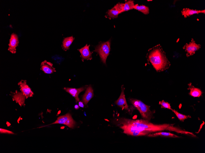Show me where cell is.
<instances>
[{"label": "cell", "mask_w": 205, "mask_h": 153, "mask_svg": "<svg viewBox=\"0 0 205 153\" xmlns=\"http://www.w3.org/2000/svg\"><path fill=\"white\" fill-rule=\"evenodd\" d=\"M134 5L133 1L129 0L126 2L124 4L123 8L121 11V13L134 9Z\"/></svg>", "instance_id": "cell-21"}, {"label": "cell", "mask_w": 205, "mask_h": 153, "mask_svg": "<svg viewBox=\"0 0 205 153\" xmlns=\"http://www.w3.org/2000/svg\"><path fill=\"white\" fill-rule=\"evenodd\" d=\"M149 137H155L158 136L165 137H171L174 138H178L179 136L170 132H157L154 133H150L147 135Z\"/></svg>", "instance_id": "cell-17"}, {"label": "cell", "mask_w": 205, "mask_h": 153, "mask_svg": "<svg viewBox=\"0 0 205 153\" xmlns=\"http://www.w3.org/2000/svg\"><path fill=\"white\" fill-rule=\"evenodd\" d=\"M74 39L72 36L64 38L62 42L63 49L64 50H68Z\"/></svg>", "instance_id": "cell-19"}, {"label": "cell", "mask_w": 205, "mask_h": 153, "mask_svg": "<svg viewBox=\"0 0 205 153\" xmlns=\"http://www.w3.org/2000/svg\"><path fill=\"white\" fill-rule=\"evenodd\" d=\"M181 13L182 15L185 18H186L195 14H198L199 13L205 14V10H198L184 8L181 11Z\"/></svg>", "instance_id": "cell-14"}, {"label": "cell", "mask_w": 205, "mask_h": 153, "mask_svg": "<svg viewBox=\"0 0 205 153\" xmlns=\"http://www.w3.org/2000/svg\"><path fill=\"white\" fill-rule=\"evenodd\" d=\"M110 40L102 43L95 48V50L99 54L102 61L105 64L110 51Z\"/></svg>", "instance_id": "cell-4"}, {"label": "cell", "mask_w": 205, "mask_h": 153, "mask_svg": "<svg viewBox=\"0 0 205 153\" xmlns=\"http://www.w3.org/2000/svg\"><path fill=\"white\" fill-rule=\"evenodd\" d=\"M134 9L140 11L144 14L147 15L149 13V8L147 6L145 5H138V4L135 5Z\"/></svg>", "instance_id": "cell-20"}, {"label": "cell", "mask_w": 205, "mask_h": 153, "mask_svg": "<svg viewBox=\"0 0 205 153\" xmlns=\"http://www.w3.org/2000/svg\"><path fill=\"white\" fill-rule=\"evenodd\" d=\"M118 126L123 130V133L129 135L133 132L138 131L147 134L164 130L176 132L181 133L188 134V132L174 126V124H156L144 119H131L120 118L117 120Z\"/></svg>", "instance_id": "cell-1"}, {"label": "cell", "mask_w": 205, "mask_h": 153, "mask_svg": "<svg viewBox=\"0 0 205 153\" xmlns=\"http://www.w3.org/2000/svg\"><path fill=\"white\" fill-rule=\"evenodd\" d=\"M41 70L47 74H51L56 71L55 68L53 66V64L46 60L41 63Z\"/></svg>", "instance_id": "cell-11"}, {"label": "cell", "mask_w": 205, "mask_h": 153, "mask_svg": "<svg viewBox=\"0 0 205 153\" xmlns=\"http://www.w3.org/2000/svg\"><path fill=\"white\" fill-rule=\"evenodd\" d=\"M0 133H7L9 134H14V133L12 131L8 130L6 129L0 128Z\"/></svg>", "instance_id": "cell-24"}, {"label": "cell", "mask_w": 205, "mask_h": 153, "mask_svg": "<svg viewBox=\"0 0 205 153\" xmlns=\"http://www.w3.org/2000/svg\"><path fill=\"white\" fill-rule=\"evenodd\" d=\"M93 96V89L91 86L90 85L87 88L85 93L83 96L82 100L84 104L87 105Z\"/></svg>", "instance_id": "cell-13"}, {"label": "cell", "mask_w": 205, "mask_h": 153, "mask_svg": "<svg viewBox=\"0 0 205 153\" xmlns=\"http://www.w3.org/2000/svg\"><path fill=\"white\" fill-rule=\"evenodd\" d=\"M86 87H83L78 89L74 88L64 87V89L74 97L77 102L79 101V99L78 97L79 93L84 90Z\"/></svg>", "instance_id": "cell-12"}, {"label": "cell", "mask_w": 205, "mask_h": 153, "mask_svg": "<svg viewBox=\"0 0 205 153\" xmlns=\"http://www.w3.org/2000/svg\"><path fill=\"white\" fill-rule=\"evenodd\" d=\"M74 108L75 109H78L79 108V106L78 105L76 104L75 105Z\"/></svg>", "instance_id": "cell-26"}, {"label": "cell", "mask_w": 205, "mask_h": 153, "mask_svg": "<svg viewBox=\"0 0 205 153\" xmlns=\"http://www.w3.org/2000/svg\"><path fill=\"white\" fill-rule=\"evenodd\" d=\"M90 45L86 44L83 47L78 49L80 52L81 57L83 59H90L91 57V54L89 49Z\"/></svg>", "instance_id": "cell-15"}, {"label": "cell", "mask_w": 205, "mask_h": 153, "mask_svg": "<svg viewBox=\"0 0 205 153\" xmlns=\"http://www.w3.org/2000/svg\"><path fill=\"white\" fill-rule=\"evenodd\" d=\"M60 124L66 125L71 128H73L76 124L75 122L73 120L72 115L69 113L59 117L54 122L49 125Z\"/></svg>", "instance_id": "cell-5"}, {"label": "cell", "mask_w": 205, "mask_h": 153, "mask_svg": "<svg viewBox=\"0 0 205 153\" xmlns=\"http://www.w3.org/2000/svg\"><path fill=\"white\" fill-rule=\"evenodd\" d=\"M147 55L149 61L158 71L167 70L171 65L165 53L160 45L150 49Z\"/></svg>", "instance_id": "cell-2"}, {"label": "cell", "mask_w": 205, "mask_h": 153, "mask_svg": "<svg viewBox=\"0 0 205 153\" xmlns=\"http://www.w3.org/2000/svg\"><path fill=\"white\" fill-rule=\"evenodd\" d=\"M19 41L17 35L14 33H12L9 39L8 50L12 53H16L17 47L18 46Z\"/></svg>", "instance_id": "cell-7"}, {"label": "cell", "mask_w": 205, "mask_h": 153, "mask_svg": "<svg viewBox=\"0 0 205 153\" xmlns=\"http://www.w3.org/2000/svg\"><path fill=\"white\" fill-rule=\"evenodd\" d=\"M201 47V45L196 44L193 38H192L191 41L189 43H186L183 48L186 53V56L188 57L194 54L196 51L199 50Z\"/></svg>", "instance_id": "cell-6"}, {"label": "cell", "mask_w": 205, "mask_h": 153, "mask_svg": "<svg viewBox=\"0 0 205 153\" xmlns=\"http://www.w3.org/2000/svg\"><path fill=\"white\" fill-rule=\"evenodd\" d=\"M172 111L174 113L178 119L181 121L184 122L185 119L191 117L190 115L182 114L174 109H173Z\"/></svg>", "instance_id": "cell-22"}, {"label": "cell", "mask_w": 205, "mask_h": 153, "mask_svg": "<svg viewBox=\"0 0 205 153\" xmlns=\"http://www.w3.org/2000/svg\"><path fill=\"white\" fill-rule=\"evenodd\" d=\"M188 89L190 90L189 95L194 97H199L201 96L203 93L199 89L195 87L191 83L188 84Z\"/></svg>", "instance_id": "cell-16"}, {"label": "cell", "mask_w": 205, "mask_h": 153, "mask_svg": "<svg viewBox=\"0 0 205 153\" xmlns=\"http://www.w3.org/2000/svg\"><path fill=\"white\" fill-rule=\"evenodd\" d=\"M79 107H84V106L83 104V103L81 101L79 102Z\"/></svg>", "instance_id": "cell-25"}, {"label": "cell", "mask_w": 205, "mask_h": 153, "mask_svg": "<svg viewBox=\"0 0 205 153\" xmlns=\"http://www.w3.org/2000/svg\"><path fill=\"white\" fill-rule=\"evenodd\" d=\"M26 97L22 93L16 92L13 96V98L16 103L21 106L25 105V100Z\"/></svg>", "instance_id": "cell-18"}, {"label": "cell", "mask_w": 205, "mask_h": 153, "mask_svg": "<svg viewBox=\"0 0 205 153\" xmlns=\"http://www.w3.org/2000/svg\"><path fill=\"white\" fill-rule=\"evenodd\" d=\"M124 3H118L115 5L113 8L109 10L107 12V14L110 18H116L118 17V15L121 13L124 5Z\"/></svg>", "instance_id": "cell-9"}, {"label": "cell", "mask_w": 205, "mask_h": 153, "mask_svg": "<svg viewBox=\"0 0 205 153\" xmlns=\"http://www.w3.org/2000/svg\"><path fill=\"white\" fill-rule=\"evenodd\" d=\"M130 101L138 110L143 119L149 121L152 118L153 113L150 110L149 106L148 105L140 100L131 99Z\"/></svg>", "instance_id": "cell-3"}, {"label": "cell", "mask_w": 205, "mask_h": 153, "mask_svg": "<svg viewBox=\"0 0 205 153\" xmlns=\"http://www.w3.org/2000/svg\"><path fill=\"white\" fill-rule=\"evenodd\" d=\"M124 88L122 86V92L118 99L115 101V103L117 106L121 108L122 110H127L128 106L127 104L124 92Z\"/></svg>", "instance_id": "cell-10"}, {"label": "cell", "mask_w": 205, "mask_h": 153, "mask_svg": "<svg viewBox=\"0 0 205 153\" xmlns=\"http://www.w3.org/2000/svg\"><path fill=\"white\" fill-rule=\"evenodd\" d=\"M159 104L161 105V107L162 108H167L172 110V111L173 110L170 104L164 100H162L160 101Z\"/></svg>", "instance_id": "cell-23"}, {"label": "cell", "mask_w": 205, "mask_h": 153, "mask_svg": "<svg viewBox=\"0 0 205 153\" xmlns=\"http://www.w3.org/2000/svg\"><path fill=\"white\" fill-rule=\"evenodd\" d=\"M21 93L26 98L32 97L34 93L30 88L27 85L26 80H21L18 83Z\"/></svg>", "instance_id": "cell-8"}]
</instances>
